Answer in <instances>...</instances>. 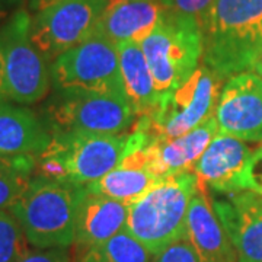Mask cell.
Here are the masks:
<instances>
[{
  "mask_svg": "<svg viewBox=\"0 0 262 262\" xmlns=\"http://www.w3.org/2000/svg\"><path fill=\"white\" fill-rule=\"evenodd\" d=\"M16 262H70L69 249H28Z\"/></svg>",
  "mask_w": 262,
  "mask_h": 262,
  "instance_id": "cell-27",
  "label": "cell"
},
{
  "mask_svg": "<svg viewBox=\"0 0 262 262\" xmlns=\"http://www.w3.org/2000/svg\"><path fill=\"white\" fill-rule=\"evenodd\" d=\"M155 255L125 229L79 255L77 262H153Z\"/></svg>",
  "mask_w": 262,
  "mask_h": 262,
  "instance_id": "cell-22",
  "label": "cell"
},
{
  "mask_svg": "<svg viewBox=\"0 0 262 262\" xmlns=\"http://www.w3.org/2000/svg\"><path fill=\"white\" fill-rule=\"evenodd\" d=\"M50 141L51 133L34 111L0 102V156H39Z\"/></svg>",
  "mask_w": 262,
  "mask_h": 262,
  "instance_id": "cell-19",
  "label": "cell"
},
{
  "mask_svg": "<svg viewBox=\"0 0 262 262\" xmlns=\"http://www.w3.org/2000/svg\"><path fill=\"white\" fill-rule=\"evenodd\" d=\"M9 16H10L9 12H8V10L5 9V8H3V6L0 5V25H2V24H3V22L6 20V19L9 18Z\"/></svg>",
  "mask_w": 262,
  "mask_h": 262,
  "instance_id": "cell-30",
  "label": "cell"
},
{
  "mask_svg": "<svg viewBox=\"0 0 262 262\" xmlns=\"http://www.w3.org/2000/svg\"><path fill=\"white\" fill-rule=\"evenodd\" d=\"M50 2H53V0H29V6H31V10H32V12H37V10L41 9L42 6L48 5Z\"/></svg>",
  "mask_w": 262,
  "mask_h": 262,
  "instance_id": "cell-29",
  "label": "cell"
},
{
  "mask_svg": "<svg viewBox=\"0 0 262 262\" xmlns=\"http://www.w3.org/2000/svg\"><path fill=\"white\" fill-rule=\"evenodd\" d=\"M222 82L223 79L201 64L185 83L162 95L156 110L149 117H139L134 125L151 137L184 136L214 115Z\"/></svg>",
  "mask_w": 262,
  "mask_h": 262,
  "instance_id": "cell-8",
  "label": "cell"
},
{
  "mask_svg": "<svg viewBox=\"0 0 262 262\" xmlns=\"http://www.w3.org/2000/svg\"><path fill=\"white\" fill-rule=\"evenodd\" d=\"M211 201L232 239L237 262H262V195L242 191Z\"/></svg>",
  "mask_w": 262,
  "mask_h": 262,
  "instance_id": "cell-13",
  "label": "cell"
},
{
  "mask_svg": "<svg viewBox=\"0 0 262 262\" xmlns=\"http://www.w3.org/2000/svg\"><path fill=\"white\" fill-rule=\"evenodd\" d=\"M187 239L200 262H237L232 239L201 187L188 210Z\"/></svg>",
  "mask_w": 262,
  "mask_h": 262,
  "instance_id": "cell-15",
  "label": "cell"
},
{
  "mask_svg": "<svg viewBox=\"0 0 262 262\" xmlns=\"http://www.w3.org/2000/svg\"><path fill=\"white\" fill-rule=\"evenodd\" d=\"M252 72H255L256 75H259L262 77V57L258 60V61H256V64L253 66Z\"/></svg>",
  "mask_w": 262,
  "mask_h": 262,
  "instance_id": "cell-31",
  "label": "cell"
},
{
  "mask_svg": "<svg viewBox=\"0 0 262 262\" xmlns=\"http://www.w3.org/2000/svg\"><path fill=\"white\" fill-rule=\"evenodd\" d=\"M219 131L244 141H262V77L244 72L229 77L215 106Z\"/></svg>",
  "mask_w": 262,
  "mask_h": 262,
  "instance_id": "cell-11",
  "label": "cell"
},
{
  "mask_svg": "<svg viewBox=\"0 0 262 262\" xmlns=\"http://www.w3.org/2000/svg\"><path fill=\"white\" fill-rule=\"evenodd\" d=\"M219 133V124L213 115L201 125L175 139L153 137L150 140L149 155L151 168L158 178L194 172V166L208 144Z\"/></svg>",
  "mask_w": 262,
  "mask_h": 262,
  "instance_id": "cell-16",
  "label": "cell"
},
{
  "mask_svg": "<svg viewBox=\"0 0 262 262\" xmlns=\"http://www.w3.org/2000/svg\"><path fill=\"white\" fill-rule=\"evenodd\" d=\"M150 140L131 149L111 172L94 184L86 185V188L95 194L113 198L127 206L140 198L159 179L150 162L147 149Z\"/></svg>",
  "mask_w": 262,
  "mask_h": 262,
  "instance_id": "cell-18",
  "label": "cell"
},
{
  "mask_svg": "<svg viewBox=\"0 0 262 262\" xmlns=\"http://www.w3.org/2000/svg\"><path fill=\"white\" fill-rule=\"evenodd\" d=\"M159 2H163V3H166V5H168V0H159Z\"/></svg>",
  "mask_w": 262,
  "mask_h": 262,
  "instance_id": "cell-32",
  "label": "cell"
},
{
  "mask_svg": "<svg viewBox=\"0 0 262 262\" xmlns=\"http://www.w3.org/2000/svg\"><path fill=\"white\" fill-rule=\"evenodd\" d=\"M82 188L35 173L10 208L32 248L69 249L75 245L76 210Z\"/></svg>",
  "mask_w": 262,
  "mask_h": 262,
  "instance_id": "cell-4",
  "label": "cell"
},
{
  "mask_svg": "<svg viewBox=\"0 0 262 262\" xmlns=\"http://www.w3.org/2000/svg\"><path fill=\"white\" fill-rule=\"evenodd\" d=\"M117 47L120 53L125 96L137 118L149 117L156 110L160 95L156 91L153 75L141 46L136 42H124Z\"/></svg>",
  "mask_w": 262,
  "mask_h": 262,
  "instance_id": "cell-20",
  "label": "cell"
},
{
  "mask_svg": "<svg viewBox=\"0 0 262 262\" xmlns=\"http://www.w3.org/2000/svg\"><path fill=\"white\" fill-rule=\"evenodd\" d=\"M245 189L262 195V146L251 153L245 169Z\"/></svg>",
  "mask_w": 262,
  "mask_h": 262,
  "instance_id": "cell-26",
  "label": "cell"
},
{
  "mask_svg": "<svg viewBox=\"0 0 262 262\" xmlns=\"http://www.w3.org/2000/svg\"><path fill=\"white\" fill-rule=\"evenodd\" d=\"M28 241L10 210L0 211V262H16L28 251Z\"/></svg>",
  "mask_w": 262,
  "mask_h": 262,
  "instance_id": "cell-23",
  "label": "cell"
},
{
  "mask_svg": "<svg viewBox=\"0 0 262 262\" xmlns=\"http://www.w3.org/2000/svg\"><path fill=\"white\" fill-rule=\"evenodd\" d=\"M110 0H53L31 16V38L51 64L92 38Z\"/></svg>",
  "mask_w": 262,
  "mask_h": 262,
  "instance_id": "cell-10",
  "label": "cell"
},
{
  "mask_svg": "<svg viewBox=\"0 0 262 262\" xmlns=\"http://www.w3.org/2000/svg\"><path fill=\"white\" fill-rule=\"evenodd\" d=\"M140 46L160 96L185 83L203 60L201 27L172 9Z\"/></svg>",
  "mask_w": 262,
  "mask_h": 262,
  "instance_id": "cell-6",
  "label": "cell"
},
{
  "mask_svg": "<svg viewBox=\"0 0 262 262\" xmlns=\"http://www.w3.org/2000/svg\"><path fill=\"white\" fill-rule=\"evenodd\" d=\"M215 0H168V6L181 16L192 19L203 28Z\"/></svg>",
  "mask_w": 262,
  "mask_h": 262,
  "instance_id": "cell-24",
  "label": "cell"
},
{
  "mask_svg": "<svg viewBox=\"0 0 262 262\" xmlns=\"http://www.w3.org/2000/svg\"><path fill=\"white\" fill-rule=\"evenodd\" d=\"M200 184L194 172L158 179L128 204L125 230L155 256L187 236V215Z\"/></svg>",
  "mask_w": 262,
  "mask_h": 262,
  "instance_id": "cell-3",
  "label": "cell"
},
{
  "mask_svg": "<svg viewBox=\"0 0 262 262\" xmlns=\"http://www.w3.org/2000/svg\"><path fill=\"white\" fill-rule=\"evenodd\" d=\"M153 262H200L187 236L179 239L158 253Z\"/></svg>",
  "mask_w": 262,
  "mask_h": 262,
  "instance_id": "cell-25",
  "label": "cell"
},
{
  "mask_svg": "<svg viewBox=\"0 0 262 262\" xmlns=\"http://www.w3.org/2000/svg\"><path fill=\"white\" fill-rule=\"evenodd\" d=\"M25 0H0V5L9 12L10 15L19 9H24Z\"/></svg>",
  "mask_w": 262,
  "mask_h": 262,
  "instance_id": "cell-28",
  "label": "cell"
},
{
  "mask_svg": "<svg viewBox=\"0 0 262 262\" xmlns=\"http://www.w3.org/2000/svg\"><path fill=\"white\" fill-rule=\"evenodd\" d=\"M128 206L82 188L76 210L75 245L79 255L125 229Z\"/></svg>",
  "mask_w": 262,
  "mask_h": 262,
  "instance_id": "cell-17",
  "label": "cell"
},
{
  "mask_svg": "<svg viewBox=\"0 0 262 262\" xmlns=\"http://www.w3.org/2000/svg\"><path fill=\"white\" fill-rule=\"evenodd\" d=\"M50 133L122 134L137 115L127 98L91 91H54L44 111Z\"/></svg>",
  "mask_w": 262,
  "mask_h": 262,
  "instance_id": "cell-7",
  "label": "cell"
},
{
  "mask_svg": "<svg viewBox=\"0 0 262 262\" xmlns=\"http://www.w3.org/2000/svg\"><path fill=\"white\" fill-rule=\"evenodd\" d=\"M50 86V63L31 38V15L16 10L0 25V102H39Z\"/></svg>",
  "mask_w": 262,
  "mask_h": 262,
  "instance_id": "cell-5",
  "label": "cell"
},
{
  "mask_svg": "<svg viewBox=\"0 0 262 262\" xmlns=\"http://www.w3.org/2000/svg\"><path fill=\"white\" fill-rule=\"evenodd\" d=\"M203 32V64L220 79L252 72L262 57V0H215Z\"/></svg>",
  "mask_w": 262,
  "mask_h": 262,
  "instance_id": "cell-2",
  "label": "cell"
},
{
  "mask_svg": "<svg viewBox=\"0 0 262 262\" xmlns=\"http://www.w3.org/2000/svg\"><path fill=\"white\" fill-rule=\"evenodd\" d=\"M151 139L139 127L122 134L53 133L37 160V175L86 187L111 172L136 146Z\"/></svg>",
  "mask_w": 262,
  "mask_h": 262,
  "instance_id": "cell-1",
  "label": "cell"
},
{
  "mask_svg": "<svg viewBox=\"0 0 262 262\" xmlns=\"http://www.w3.org/2000/svg\"><path fill=\"white\" fill-rule=\"evenodd\" d=\"M251 153L246 141L219 131L194 166L200 187L223 195L246 191L244 177Z\"/></svg>",
  "mask_w": 262,
  "mask_h": 262,
  "instance_id": "cell-12",
  "label": "cell"
},
{
  "mask_svg": "<svg viewBox=\"0 0 262 262\" xmlns=\"http://www.w3.org/2000/svg\"><path fill=\"white\" fill-rule=\"evenodd\" d=\"M54 91H91L125 96L118 47L99 34L70 48L50 64Z\"/></svg>",
  "mask_w": 262,
  "mask_h": 262,
  "instance_id": "cell-9",
  "label": "cell"
},
{
  "mask_svg": "<svg viewBox=\"0 0 262 262\" xmlns=\"http://www.w3.org/2000/svg\"><path fill=\"white\" fill-rule=\"evenodd\" d=\"M38 156H0V211L10 210L37 173Z\"/></svg>",
  "mask_w": 262,
  "mask_h": 262,
  "instance_id": "cell-21",
  "label": "cell"
},
{
  "mask_svg": "<svg viewBox=\"0 0 262 262\" xmlns=\"http://www.w3.org/2000/svg\"><path fill=\"white\" fill-rule=\"evenodd\" d=\"M169 10L168 5L159 0H110L96 34L115 46L141 44L166 18Z\"/></svg>",
  "mask_w": 262,
  "mask_h": 262,
  "instance_id": "cell-14",
  "label": "cell"
}]
</instances>
